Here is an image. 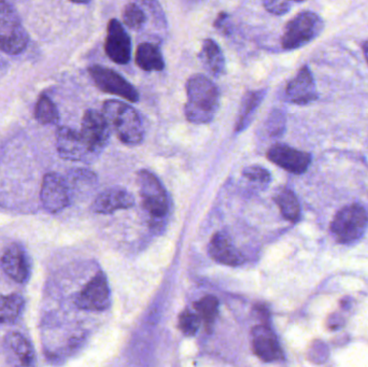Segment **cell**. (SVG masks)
<instances>
[{
  "instance_id": "cell-16",
  "label": "cell",
  "mask_w": 368,
  "mask_h": 367,
  "mask_svg": "<svg viewBox=\"0 0 368 367\" xmlns=\"http://www.w3.org/2000/svg\"><path fill=\"white\" fill-rule=\"evenodd\" d=\"M255 356L264 362H274L284 358L278 339L267 325L255 327L251 333Z\"/></svg>"
},
{
  "instance_id": "cell-31",
  "label": "cell",
  "mask_w": 368,
  "mask_h": 367,
  "mask_svg": "<svg viewBox=\"0 0 368 367\" xmlns=\"http://www.w3.org/2000/svg\"><path fill=\"white\" fill-rule=\"evenodd\" d=\"M286 117L279 110L273 111L266 122V130L270 136L278 137L284 134Z\"/></svg>"
},
{
  "instance_id": "cell-21",
  "label": "cell",
  "mask_w": 368,
  "mask_h": 367,
  "mask_svg": "<svg viewBox=\"0 0 368 367\" xmlns=\"http://www.w3.org/2000/svg\"><path fill=\"white\" fill-rule=\"evenodd\" d=\"M201 59L206 70L210 75L219 77L224 73V55L221 47L213 39L204 40L201 50Z\"/></svg>"
},
{
  "instance_id": "cell-24",
  "label": "cell",
  "mask_w": 368,
  "mask_h": 367,
  "mask_svg": "<svg viewBox=\"0 0 368 367\" xmlns=\"http://www.w3.org/2000/svg\"><path fill=\"white\" fill-rule=\"evenodd\" d=\"M25 308L21 294H0V324H9L19 320Z\"/></svg>"
},
{
  "instance_id": "cell-13",
  "label": "cell",
  "mask_w": 368,
  "mask_h": 367,
  "mask_svg": "<svg viewBox=\"0 0 368 367\" xmlns=\"http://www.w3.org/2000/svg\"><path fill=\"white\" fill-rule=\"evenodd\" d=\"M267 158L270 162L291 174H304L312 163V156L284 144H277L269 149Z\"/></svg>"
},
{
  "instance_id": "cell-18",
  "label": "cell",
  "mask_w": 368,
  "mask_h": 367,
  "mask_svg": "<svg viewBox=\"0 0 368 367\" xmlns=\"http://www.w3.org/2000/svg\"><path fill=\"white\" fill-rule=\"evenodd\" d=\"M134 205V196L126 188H112L95 198L92 210L96 214H109L118 210L128 209Z\"/></svg>"
},
{
  "instance_id": "cell-22",
  "label": "cell",
  "mask_w": 368,
  "mask_h": 367,
  "mask_svg": "<svg viewBox=\"0 0 368 367\" xmlns=\"http://www.w3.org/2000/svg\"><path fill=\"white\" fill-rule=\"evenodd\" d=\"M136 64L146 71H162L165 67L161 49L154 43H141L136 52Z\"/></svg>"
},
{
  "instance_id": "cell-6",
  "label": "cell",
  "mask_w": 368,
  "mask_h": 367,
  "mask_svg": "<svg viewBox=\"0 0 368 367\" xmlns=\"http://www.w3.org/2000/svg\"><path fill=\"white\" fill-rule=\"evenodd\" d=\"M324 29V22L312 11L300 12L286 24L281 39L286 50H296L314 40Z\"/></svg>"
},
{
  "instance_id": "cell-32",
  "label": "cell",
  "mask_w": 368,
  "mask_h": 367,
  "mask_svg": "<svg viewBox=\"0 0 368 367\" xmlns=\"http://www.w3.org/2000/svg\"><path fill=\"white\" fill-rule=\"evenodd\" d=\"M292 3L288 1H265L264 7L269 13L275 15H284L288 13Z\"/></svg>"
},
{
  "instance_id": "cell-10",
  "label": "cell",
  "mask_w": 368,
  "mask_h": 367,
  "mask_svg": "<svg viewBox=\"0 0 368 367\" xmlns=\"http://www.w3.org/2000/svg\"><path fill=\"white\" fill-rule=\"evenodd\" d=\"M43 208L50 214H56L70 204L71 192L63 177L55 172L47 174L43 178L40 193Z\"/></svg>"
},
{
  "instance_id": "cell-27",
  "label": "cell",
  "mask_w": 368,
  "mask_h": 367,
  "mask_svg": "<svg viewBox=\"0 0 368 367\" xmlns=\"http://www.w3.org/2000/svg\"><path fill=\"white\" fill-rule=\"evenodd\" d=\"M97 178L92 172L88 170H75L69 174V188H72L73 191L78 193L88 192L96 184Z\"/></svg>"
},
{
  "instance_id": "cell-2",
  "label": "cell",
  "mask_w": 368,
  "mask_h": 367,
  "mask_svg": "<svg viewBox=\"0 0 368 367\" xmlns=\"http://www.w3.org/2000/svg\"><path fill=\"white\" fill-rule=\"evenodd\" d=\"M102 114L123 144L135 146L144 140V130L137 111L123 101L110 99L104 104Z\"/></svg>"
},
{
  "instance_id": "cell-15",
  "label": "cell",
  "mask_w": 368,
  "mask_h": 367,
  "mask_svg": "<svg viewBox=\"0 0 368 367\" xmlns=\"http://www.w3.org/2000/svg\"><path fill=\"white\" fill-rule=\"evenodd\" d=\"M57 152L67 160H88L93 158L83 142L80 133L72 128L61 126L56 133Z\"/></svg>"
},
{
  "instance_id": "cell-1",
  "label": "cell",
  "mask_w": 368,
  "mask_h": 367,
  "mask_svg": "<svg viewBox=\"0 0 368 367\" xmlns=\"http://www.w3.org/2000/svg\"><path fill=\"white\" fill-rule=\"evenodd\" d=\"M187 94L184 111L187 120L197 125L211 122L219 108L217 85L206 75H194L187 80Z\"/></svg>"
},
{
  "instance_id": "cell-23",
  "label": "cell",
  "mask_w": 368,
  "mask_h": 367,
  "mask_svg": "<svg viewBox=\"0 0 368 367\" xmlns=\"http://www.w3.org/2000/svg\"><path fill=\"white\" fill-rule=\"evenodd\" d=\"M274 202H276L284 219L290 222H298L300 219V202L290 188H278L274 195Z\"/></svg>"
},
{
  "instance_id": "cell-28",
  "label": "cell",
  "mask_w": 368,
  "mask_h": 367,
  "mask_svg": "<svg viewBox=\"0 0 368 367\" xmlns=\"http://www.w3.org/2000/svg\"><path fill=\"white\" fill-rule=\"evenodd\" d=\"M123 21L126 27L134 31L142 29L146 24V17L144 10L136 3H128L123 10Z\"/></svg>"
},
{
  "instance_id": "cell-25",
  "label": "cell",
  "mask_w": 368,
  "mask_h": 367,
  "mask_svg": "<svg viewBox=\"0 0 368 367\" xmlns=\"http://www.w3.org/2000/svg\"><path fill=\"white\" fill-rule=\"evenodd\" d=\"M195 308L201 315V319L208 332L213 330V327L217 320V313H219V301L217 297H211V295L203 297L199 301H196Z\"/></svg>"
},
{
  "instance_id": "cell-33",
  "label": "cell",
  "mask_w": 368,
  "mask_h": 367,
  "mask_svg": "<svg viewBox=\"0 0 368 367\" xmlns=\"http://www.w3.org/2000/svg\"><path fill=\"white\" fill-rule=\"evenodd\" d=\"M215 27L217 31H221V33H231V25L229 23V15L222 12L217 15V21L215 22Z\"/></svg>"
},
{
  "instance_id": "cell-12",
  "label": "cell",
  "mask_w": 368,
  "mask_h": 367,
  "mask_svg": "<svg viewBox=\"0 0 368 367\" xmlns=\"http://www.w3.org/2000/svg\"><path fill=\"white\" fill-rule=\"evenodd\" d=\"M1 269L15 283H26L31 278V263L26 249L20 244H11L0 260Z\"/></svg>"
},
{
  "instance_id": "cell-8",
  "label": "cell",
  "mask_w": 368,
  "mask_h": 367,
  "mask_svg": "<svg viewBox=\"0 0 368 367\" xmlns=\"http://www.w3.org/2000/svg\"><path fill=\"white\" fill-rule=\"evenodd\" d=\"M80 134L92 156H98L110 138V128L104 114L95 110L86 111L83 116Z\"/></svg>"
},
{
  "instance_id": "cell-26",
  "label": "cell",
  "mask_w": 368,
  "mask_h": 367,
  "mask_svg": "<svg viewBox=\"0 0 368 367\" xmlns=\"http://www.w3.org/2000/svg\"><path fill=\"white\" fill-rule=\"evenodd\" d=\"M35 118L40 124H56L59 120V110L50 97L41 95L35 108Z\"/></svg>"
},
{
  "instance_id": "cell-30",
  "label": "cell",
  "mask_w": 368,
  "mask_h": 367,
  "mask_svg": "<svg viewBox=\"0 0 368 367\" xmlns=\"http://www.w3.org/2000/svg\"><path fill=\"white\" fill-rule=\"evenodd\" d=\"M201 318L195 313L187 310L182 313L179 317V329L187 336H193L199 331Z\"/></svg>"
},
{
  "instance_id": "cell-20",
  "label": "cell",
  "mask_w": 368,
  "mask_h": 367,
  "mask_svg": "<svg viewBox=\"0 0 368 367\" xmlns=\"http://www.w3.org/2000/svg\"><path fill=\"white\" fill-rule=\"evenodd\" d=\"M265 95H266V90H259L248 92L243 96L238 116H237L235 132L240 133L248 128L257 108L264 99Z\"/></svg>"
},
{
  "instance_id": "cell-29",
  "label": "cell",
  "mask_w": 368,
  "mask_h": 367,
  "mask_svg": "<svg viewBox=\"0 0 368 367\" xmlns=\"http://www.w3.org/2000/svg\"><path fill=\"white\" fill-rule=\"evenodd\" d=\"M243 176L245 180L260 188H267L272 181L270 172L261 166L252 165L245 167L243 170Z\"/></svg>"
},
{
  "instance_id": "cell-17",
  "label": "cell",
  "mask_w": 368,
  "mask_h": 367,
  "mask_svg": "<svg viewBox=\"0 0 368 367\" xmlns=\"http://www.w3.org/2000/svg\"><path fill=\"white\" fill-rule=\"evenodd\" d=\"M286 95L288 100L296 105H308L318 98L316 83L308 67H302L296 78L289 82Z\"/></svg>"
},
{
  "instance_id": "cell-9",
  "label": "cell",
  "mask_w": 368,
  "mask_h": 367,
  "mask_svg": "<svg viewBox=\"0 0 368 367\" xmlns=\"http://www.w3.org/2000/svg\"><path fill=\"white\" fill-rule=\"evenodd\" d=\"M75 304L81 310L104 311L110 306V289L106 276L97 274L77 295Z\"/></svg>"
},
{
  "instance_id": "cell-35",
  "label": "cell",
  "mask_w": 368,
  "mask_h": 367,
  "mask_svg": "<svg viewBox=\"0 0 368 367\" xmlns=\"http://www.w3.org/2000/svg\"><path fill=\"white\" fill-rule=\"evenodd\" d=\"M363 51H364V55H365V59H366V61H367V64H368V40L364 43Z\"/></svg>"
},
{
  "instance_id": "cell-19",
  "label": "cell",
  "mask_w": 368,
  "mask_h": 367,
  "mask_svg": "<svg viewBox=\"0 0 368 367\" xmlns=\"http://www.w3.org/2000/svg\"><path fill=\"white\" fill-rule=\"evenodd\" d=\"M208 251L215 262L229 267H237L245 262L243 253L235 247L231 237L223 232H219L213 235Z\"/></svg>"
},
{
  "instance_id": "cell-34",
  "label": "cell",
  "mask_w": 368,
  "mask_h": 367,
  "mask_svg": "<svg viewBox=\"0 0 368 367\" xmlns=\"http://www.w3.org/2000/svg\"><path fill=\"white\" fill-rule=\"evenodd\" d=\"M8 69V64L7 61H6V59H3L1 55H0V77L1 75H5L6 71H7Z\"/></svg>"
},
{
  "instance_id": "cell-11",
  "label": "cell",
  "mask_w": 368,
  "mask_h": 367,
  "mask_svg": "<svg viewBox=\"0 0 368 367\" xmlns=\"http://www.w3.org/2000/svg\"><path fill=\"white\" fill-rule=\"evenodd\" d=\"M3 345L8 367H37L35 349L21 333H8Z\"/></svg>"
},
{
  "instance_id": "cell-5",
  "label": "cell",
  "mask_w": 368,
  "mask_h": 367,
  "mask_svg": "<svg viewBox=\"0 0 368 367\" xmlns=\"http://www.w3.org/2000/svg\"><path fill=\"white\" fill-rule=\"evenodd\" d=\"M137 186L142 206L150 217L154 220L166 218L170 209L169 196L158 177L149 170H140Z\"/></svg>"
},
{
  "instance_id": "cell-3",
  "label": "cell",
  "mask_w": 368,
  "mask_h": 367,
  "mask_svg": "<svg viewBox=\"0 0 368 367\" xmlns=\"http://www.w3.org/2000/svg\"><path fill=\"white\" fill-rule=\"evenodd\" d=\"M368 227V214L363 206L352 204L342 208L330 223V232L338 243H355Z\"/></svg>"
},
{
  "instance_id": "cell-7",
  "label": "cell",
  "mask_w": 368,
  "mask_h": 367,
  "mask_svg": "<svg viewBox=\"0 0 368 367\" xmlns=\"http://www.w3.org/2000/svg\"><path fill=\"white\" fill-rule=\"evenodd\" d=\"M89 73L95 85L102 92L116 95L130 103L139 100L137 90L116 71L100 65H94L89 68Z\"/></svg>"
},
{
  "instance_id": "cell-14",
  "label": "cell",
  "mask_w": 368,
  "mask_h": 367,
  "mask_svg": "<svg viewBox=\"0 0 368 367\" xmlns=\"http://www.w3.org/2000/svg\"><path fill=\"white\" fill-rule=\"evenodd\" d=\"M105 50L109 59L116 64H128L132 59V40L118 20L109 22Z\"/></svg>"
},
{
  "instance_id": "cell-4",
  "label": "cell",
  "mask_w": 368,
  "mask_h": 367,
  "mask_svg": "<svg viewBox=\"0 0 368 367\" xmlns=\"http://www.w3.org/2000/svg\"><path fill=\"white\" fill-rule=\"evenodd\" d=\"M29 43V35L13 5L0 1V50L10 55L23 52Z\"/></svg>"
}]
</instances>
